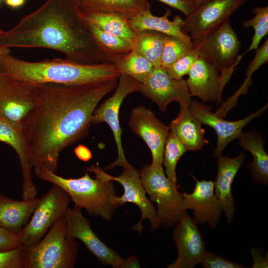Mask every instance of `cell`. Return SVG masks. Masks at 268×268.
<instances>
[{
    "label": "cell",
    "mask_w": 268,
    "mask_h": 268,
    "mask_svg": "<svg viewBox=\"0 0 268 268\" xmlns=\"http://www.w3.org/2000/svg\"><path fill=\"white\" fill-rule=\"evenodd\" d=\"M118 79L67 85H37L34 105L22 123L32 168L54 173L60 153L82 138L99 102L115 89Z\"/></svg>",
    "instance_id": "6da1fadb"
},
{
    "label": "cell",
    "mask_w": 268,
    "mask_h": 268,
    "mask_svg": "<svg viewBox=\"0 0 268 268\" xmlns=\"http://www.w3.org/2000/svg\"><path fill=\"white\" fill-rule=\"evenodd\" d=\"M0 48H44L82 64L112 63L96 43L75 0H47L0 34Z\"/></svg>",
    "instance_id": "7a4b0ae2"
},
{
    "label": "cell",
    "mask_w": 268,
    "mask_h": 268,
    "mask_svg": "<svg viewBox=\"0 0 268 268\" xmlns=\"http://www.w3.org/2000/svg\"><path fill=\"white\" fill-rule=\"evenodd\" d=\"M0 74L31 84L78 85L119 78L113 63L82 64L67 60L30 62L6 55L0 59Z\"/></svg>",
    "instance_id": "3957f363"
},
{
    "label": "cell",
    "mask_w": 268,
    "mask_h": 268,
    "mask_svg": "<svg viewBox=\"0 0 268 268\" xmlns=\"http://www.w3.org/2000/svg\"><path fill=\"white\" fill-rule=\"evenodd\" d=\"M33 169L38 178L62 188L74 205L85 209L92 216L110 221L120 206L117 201L119 196L112 181L93 179L87 172L80 178H66L44 166L35 167Z\"/></svg>",
    "instance_id": "277c9868"
},
{
    "label": "cell",
    "mask_w": 268,
    "mask_h": 268,
    "mask_svg": "<svg viewBox=\"0 0 268 268\" xmlns=\"http://www.w3.org/2000/svg\"><path fill=\"white\" fill-rule=\"evenodd\" d=\"M79 243L66 236L65 216L58 220L36 244L23 247L24 268H72Z\"/></svg>",
    "instance_id": "5b68a950"
},
{
    "label": "cell",
    "mask_w": 268,
    "mask_h": 268,
    "mask_svg": "<svg viewBox=\"0 0 268 268\" xmlns=\"http://www.w3.org/2000/svg\"><path fill=\"white\" fill-rule=\"evenodd\" d=\"M139 173L146 194L156 204L160 225L166 229L174 227L187 212L176 184L168 179L162 165L147 164Z\"/></svg>",
    "instance_id": "8992f818"
},
{
    "label": "cell",
    "mask_w": 268,
    "mask_h": 268,
    "mask_svg": "<svg viewBox=\"0 0 268 268\" xmlns=\"http://www.w3.org/2000/svg\"><path fill=\"white\" fill-rule=\"evenodd\" d=\"M192 41L199 57L213 65L228 80L245 54L239 55L241 44L229 21L208 35Z\"/></svg>",
    "instance_id": "52a82bcc"
},
{
    "label": "cell",
    "mask_w": 268,
    "mask_h": 268,
    "mask_svg": "<svg viewBox=\"0 0 268 268\" xmlns=\"http://www.w3.org/2000/svg\"><path fill=\"white\" fill-rule=\"evenodd\" d=\"M71 201L64 190L53 184L40 198L30 220L18 234L22 246L30 247L38 243L52 226L65 215Z\"/></svg>",
    "instance_id": "ba28073f"
},
{
    "label": "cell",
    "mask_w": 268,
    "mask_h": 268,
    "mask_svg": "<svg viewBox=\"0 0 268 268\" xmlns=\"http://www.w3.org/2000/svg\"><path fill=\"white\" fill-rule=\"evenodd\" d=\"M123 168L122 172L117 177L108 174L99 166L93 165L89 167L86 171L95 174L96 178L107 181H116L122 185L124 194L117 199L119 206L127 202L133 203L139 208L141 212L140 219L133 227V230L141 234L143 229L142 222L144 219H148L150 222L151 231H155L161 225L157 216L156 210L146 197L139 171L130 163Z\"/></svg>",
    "instance_id": "9c48e42d"
},
{
    "label": "cell",
    "mask_w": 268,
    "mask_h": 268,
    "mask_svg": "<svg viewBox=\"0 0 268 268\" xmlns=\"http://www.w3.org/2000/svg\"><path fill=\"white\" fill-rule=\"evenodd\" d=\"M140 83L125 74H121L114 93L95 110L91 119L92 124L105 122L111 129L117 145L116 160L105 167V170L113 169L116 166L123 167L129 163L125 155L122 144L123 130L119 121L120 108L124 100L129 94L139 91Z\"/></svg>",
    "instance_id": "30bf717a"
},
{
    "label": "cell",
    "mask_w": 268,
    "mask_h": 268,
    "mask_svg": "<svg viewBox=\"0 0 268 268\" xmlns=\"http://www.w3.org/2000/svg\"><path fill=\"white\" fill-rule=\"evenodd\" d=\"M248 0H210L197 7L183 19L182 29L191 40L213 32L229 21L232 14Z\"/></svg>",
    "instance_id": "8fae6325"
},
{
    "label": "cell",
    "mask_w": 268,
    "mask_h": 268,
    "mask_svg": "<svg viewBox=\"0 0 268 268\" xmlns=\"http://www.w3.org/2000/svg\"><path fill=\"white\" fill-rule=\"evenodd\" d=\"M74 205L67 208L65 215L66 236L69 240L78 239L102 265L120 268L123 258L102 242L91 229L90 221Z\"/></svg>",
    "instance_id": "7c38bea8"
},
{
    "label": "cell",
    "mask_w": 268,
    "mask_h": 268,
    "mask_svg": "<svg viewBox=\"0 0 268 268\" xmlns=\"http://www.w3.org/2000/svg\"><path fill=\"white\" fill-rule=\"evenodd\" d=\"M165 113L171 103L176 101L180 106L189 107L192 101L186 80L170 77L161 67L154 68L141 83L139 91Z\"/></svg>",
    "instance_id": "4fadbf2b"
},
{
    "label": "cell",
    "mask_w": 268,
    "mask_h": 268,
    "mask_svg": "<svg viewBox=\"0 0 268 268\" xmlns=\"http://www.w3.org/2000/svg\"><path fill=\"white\" fill-rule=\"evenodd\" d=\"M268 104L256 112L246 117L235 121L224 120L215 113H212L211 107L196 100H192L189 110L192 114L201 124L209 126L215 130L217 136L216 147L212 154L218 159L222 155L224 149L236 139H239L243 128L253 119L260 116L266 110Z\"/></svg>",
    "instance_id": "5bb4252c"
},
{
    "label": "cell",
    "mask_w": 268,
    "mask_h": 268,
    "mask_svg": "<svg viewBox=\"0 0 268 268\" xmlns=\"http://www.w3.org/2000/svg\"><path fill=\"white\" fill-rule=\"evenodd\" d=\"M173 239L178 249L176 260L168 268H193L206 252L205 242L197 224L187 212L174 226Z\"/></svg>",
    "instance_id": "9a60e30c"
},
{
    "label": "cell",
    "mask_w": 268,
    "mask_h": 268,
    "mask_svg": "<svg viewBox=\"0 0 268 268\" xmlns=\"http://www.w3.org/2000/svg\"><path fill=\"white\" fill-rule=\"evenodd\" d=\"M129 125L133 132L140 137L150 150L152 164L162 165L169 127L161 122L153 111L143 106L131 110Z\"/></svg>",
    "instance_id": "2e32d148"
},
{
    "label": "cell",
    "mask_w": 268,
    "mask_h": 268,
    "mask_svg": "<svg viewBox=\"0 0 268 268\" xmlns=\"http://www.w3.org/2000/svg\"><path fill=\"white\" fill-rule=\"evenodd\" d=\"M36 87L0 74V110L9 119L22 125L34 105Z\"/></svg>",
    "instance_id": "e0dca14e"
},
{
    "label": "cell",
    "mask_w": 268,
    "mask_h": 268,
    "mask_svg": "<svg viewBox=\"0 0 268 268\" xmlns=\"http://www.w3.org/2000/svg\"><path fill=\"white\" fill-rule=\"evenodd\" d=\"M0 141L10 146L18 157L23 179L22 199L29 200L36 197L37 190L32 180L33 168L22 125L9 119L0 110Z\"/></svg>",
    "instance_id": "ac0fdd59"
},
{
    "label": "cell",
    "mask_w": 268,
    "mask_h": 268,
    "mask_svg": "<svg viewBox=\"0 0 268 268\" xmlns=\"http://www.w3.org/2000/svg\"><path fill=\"white\" fill-rule=\"evenodd\" d=\"M196 181L193 192L188 194L183 191L182 196L185 209L193 210V218L198 224L207 223L209 227L215 229L219 223L222 208L214 192V182L211 180Z\"/></svg>",
    "instance_id": "d6986e66"
},
{
    "label": "cell",
    "mask_w": 268,
    "mask_h": 268,
    "mask_svg": "<svg viewBox=\"0 0 268 268\" xmlns=\"http://www.w3.org/2000/svg\"><path fill=\"white\" fill-rule=\"evenodd\" d=\"M187 84L191 96L198 97L203 102H221L223 89L227 82L220 71L202 58L192 65Z\"/></svg>",
    "instance_id": "ffe728a7"
},
{
    "label": "cell",
    "mask_w": 268,
    "mask_h": 268,
    "mask_svg": "<svg viewBox=\"0 0 268 268\" xmlns=\"http://www.w3.org/2000/svg\"><path fill=\"white\" fill-rule=\"evenodd\" d=\"M246 158L244 151L233 158L221 155L217 159L218 171L214 182V192L225 212L226 221L230 224L235 214V201L231 186L234 178Z\"/></svg>",
    "instance_id": "44dd1931"
},
{
    "label": "cell",
    "mask_w": 268,
    "mask_h": 268,
    "mask_svg": "<svg viewBox=\"0 0 268 268\" xmlns=\"http://www.w3.org/2000/svg\"><path fill=\"white\" fill-rule=\"evenodd\" d=\"M171 11L167 9L161 16L153 15L148 8L133 18L128 20L131 28L134 31L152 30L166 35L178 38L193 49V44L189 35L184 33L182 29L183 19L179 15L175 16L173 20L169 19Z\"/></svg>",
    "instance_id": "7402d4cb"
},
{
    "label": "cell",
    "mask_w": 268,
    "mask_h": 268,
    "mask_svg": "<svg viewBox=\"0 0 268 268\" xmlns=\"http://www.w3.org/2000/svg\"><path fill=\"white\" fill-rule=\"evenodd\" d=\"M169 128L187 150H200L208 143L201 124L192 114L189 107L180 106L177 117L171 122Z\"/></svg>",
    "instance_id": "603a6c76"
},
{
    "label": "cell",
    "mask_w": 268,
    "mask_h": 268,
    "mask_svg": "<svg viewBox=\"0 0 268 268\" xmlns=\"http://www.w3.org/2000/svg\"><path fill=\"white\" fill-rule=\"evenodd\" d=\"M40 201L36 197L16 201L0 194V225L19 234L28 222Z\"/></svg>",
    "instance_id": "cb8c5ba5"
},
{
    "label": "cell",
    "mask_w": 268,
    "mask_h": 268,
    "mask_svg": "<svg viewBox=\"0 0 268 268\" xmlns=\"http://www.w3.org/2000/svg\"><path fill=\"white\" fill-rule=\"evenodd\" d=\"M238 144L253 156L254 160L246 167L254 183L268 185V155L264 148V142L261 134L254 132H242Z\"/></svg>",
    "instance_id": "d4e9b609"
},
{
    "label": "cell",
    "mask_w": 268,
    "mask_h": 268,
    "mask_svg": "<svg viewBox=\"0 0 268 268\" xmlns=\"http://www.w3.org/2000/svg\"><path fill=\"white\" fill-rule=\"evenodd\" d=\"M80 10L85 21L131 43L135 32L130 26L128 19L124 15L113 12L80 8Z\"/></svg>",
    "instance_id": "484cf974"
},
{
    "label": "cell",
    "mask_w": 268,
    "mask_h": 268,
    "mask_svg": "<svg viewBox=\"0 0 268 268\" xmlns=\"http://www.w3.org/2000/svg\"><path fill=\"white\" fill-rule=\"evenodd\" d=\"M80 9L113 12L128 20L150 7L147 0H75Z\"/></svg>",
    "instance_id": "4316f807"
},
{
    "label": "cell",
    "mask_w": 268,
    "mask_h": 268,
    "mask_svg": "<svg viewBox=\"0 0 268 268\" xmlns=\"http://www.w3.org/2000/svg\"><path fill=\"white\" fill-rule=\"evenodd\" d=\"M131 51L147 59L155 68L161 67V58L165 34L152 31H134Z\"/></svg>",
    "instance_id": "83f0119b"
},
{
    "label": "cell",
    "mask_w": 268,
    "mask_h": 268,
    "mask_svg": "<svg viewBox=\"0 0 268 268\" xmlns=\"http://www.w3.org/2000/svg\"><path fill=\"white\" fill-rule=\"evenodd\" d=\"M112 63L121 74L128 75L140 83L148 77L154 68L147 59L133 51L123 56L114 58Z\"/></svg>",
    "instance_id": "f1b7e54d"
},
{
    "label": "cell",
    "mask_w": 268,
    "mask_h": 268,
    "mask_svg": "<svg viewBox=\"0 0 268 268\" xmlns=\"http://www.w3.org/2000/svg\"><path fill=\"white\" fill-rule=\"evenodd\" d=\"M268 62V39L267 38L263 45L256 50L255 55L248 65L246 74L247 78L238 91L217 110V112L224 117L226 114L234 107L240 95L245 94L252 83V76L253 73L261 66Z\"/></svg>",
    "instance_id": "f546056e"
},
{
    "label": "cell",
    "mask_w": 268,
    "mask_h": 268,
    "mask_svg": "<svg viewBox=\"0 0 268 268\" xmlns=\"http://www.w3.org/2000/svg\"><path fill=\"white\" fill-rule=\"evenodd\" d=\"M86 22L96 43L105 53L114 57H119L131 51V43L125 39Z\"/></svg>",
    "instance_id": "4dcf8cb0"
},
{
    "label": "cell",
    "mask_w": 268,
    "mask_h": 268,
    "mask_svg": "<svg viewBox=\"0 0 268 268\" xmlns=\"http://www.w3.org/2000/svg\"><path fill=\"white\" fill-rule=\"evenodd\" d=\"M188 150L174 133L170 131L167 137L162 165L168 179L176 184V167L181 156Z\"/></svg>",
    "instance_id": "1f68e13d"
},
{
    "label": "cell",
    "mask_w": 268,
    "mask_h": 268,
    "mask_svg": "<svg viewBox=\"0 0 268 268\" xmlns=\"http://www.w3.org/2000/svg\"><path fill=\"white\" fill-rule=\"evenodd\" d=\"M254 16L250 19L242 22L244 28L252 27L254 29V34L252 39V42L245 52L253 50H257L262 39L268 33V6H256L253 8Z\"/></svg>",
    "instance_id": "d6a6232c"
},
{
    "label": "cell",
    "mask_w": 268,
    "mask_h": 268,
    "mask_svg": "<svg viewBox=\"0 0 268 268\" xmlns=\"http://www.w3.org/2000/svg\"><path fill=\"white\" fill-rule=\"evenodd\" d=\"M192 49L181 39L166 35L161 58V67L163 69L167 67L189 53Z\"/></svg>",
    "instance_id": "836d02e7"
},
{
    "label": "cell",
    "mask_w": 268,
    "mask_h": 268,
    "mask_svg": "<svg viewBox=\"0 0 268 268\" xmlns=\"http://www.w3.org/2000/svg\"><path fill=\"white\" fill-rule=\"evenodd\" d=\"M199 57L196 51L193 49L189 53L164 69L171 78L182 79L184 76L188 74L192 65Z\"/></svg>",
    "instance_id": "e575fe53"
},
{
    "label": "cell",
    "mask_w": 268,
    "mask_h": 268,
    "mask_svg": "<svg viewBox=\"0 0 268 268\" xmlns=\"http://www.w3.org/2000/svg\"><path fill=\"white\" fill-rule=\"evenodd\" d=\"M201 263L204 268H245L247 267L235 263L217 255L206 251L204 254Z\"/></svg>",
    "instance_id": "d590c367"
},
{
    "label": "cell",
    "mask_w": 268,
    "mask_h": 268,
    "mask_svg": "<svg viewBox=\"0 0 268 268\" xmlns=\"http://www.w3.org/2000/svg\"><path fill=\"white\" fill-rule=\"evenodd\" d=\"M23 247L0 252V268H24Z\"/></svg>",
    "instance_id": "8d00e7d4"
},
{
    "label": "cell",
    "mask_w": 268,
    "mask_h": 268,
    "mask_svg": "<svg viewBox=\"0 0 268 268\" xmlns=\"http://www.w3.org/2000/svg\"><path fill=\"white\" fill-rule=\"evenodd\" d=\"M22 246L18 234L0 227V252L10 251Z\"/></svg>",
    "instance_id": "74e56055"
},
{
    "label": "cell",
    "mask_w": 268,
    "mask_h": 268,
    "mask_svg": "<svg viewBox=\"0 0 268 268\" xmlns=\"http://www.w3.org/2000/svg\"><path fill=\"white\" fill-rule=\"evenodd\" d=\"M182 12L185 16L195 9L191 0H157Z\"/></svg>",
    "instance_id": "f35d334b"
},
{
    "label": "cell",
    "mask_w": 268,
    "mask_h": 268,
    "mask_svg": "<svg viewBox=\"0 0 268 268\" xmlns=\"http://www.w3.org/2000/svg\"><path fill=\"white\" fill-rule=\"evenodd\" d=\"M251 255L253 260V263L251 264L253 268H261L268 267V255L266 254L264 256L263 251L255 248L251 249Z\"/></svg>",
    "instance_id": "ab89813d"
},
{
    "label": "cell",
    "mask_w": 268,
    "mask_h": 268,
    "mask_svg": "<svg viewBox=\"0 0 268 268\" xmlns=\"http://www.w3.org/2000/svg\"><path fill=\"white\" fill-rule=\"evenodd\" d=\"M140 263L139 259L133 256H130L123 260L120 266V268H140Z\"/></svg>",
    "instance_id": "60d3db41"
},
{
    "label": "cell",
    "mask_w": 268,
    "mask_h": 268,
    "mask_svg": "<svg viewBox=\"0 0 268 268\" xmlns=\"http://www.w3.org/2000/svg\"><path fill=\"white\" fill-rule=\"evenodd\" d=\"M75 153L77 157L83 161H88L92 157L91 153L89 149L82 146L77 147L75 149Z\"/></svg>",
    "instance_id": "b9f144b4"
},
{
    "label": "cell",
    "mask_w": 268,
    "mask_h": 268,
    "mask_svg": "<svg viewBox=\"0 0 268 268\" xmlns=\"http://www.w3.org/2000/svg\"><path fill=\"white\" fill-rule=\"evenodd\" d=\"M26 0H5L6 4L9 6L15 8L22 6Z\"/></svg>",
    "instance_id": "7bdbcfd3"
},
{
    "label": "cell",
    "mask_w": 268,
    "mask_h": 268,
    "mask_svg": "<svg viewBox=\"0 0 268 268\" xmlns=\"http://www.w3.org/2000/svg\"><path fill=\"white\" fill-rule=\"evenodd\" d=\"M3 31L0 29V34H1ZM10 54V50L9 48H0V59L3 56Z\"/></svg>",
    "instance_id": "ee69618b"
},
{
    "label": "cell",
    "mask_w": 268,
    "mask_h": 268,
    "mask_svg": "<svg viewBox=\"0 0 268 268\" xmlns=\"http://www.w3.org/2000/svg\"><path fill=\"white\" fill-rule=\"evenodd\" d=\"M195 9L210 0H191Z\"/></svg>",
    "instance_id": "f6af8a7d"
},
{
    "label": "cell",
    "mask_w": 268,
    "mask_h": 268,
    "mask_svg": "<svg viewBox=\"0 0 268 268\" xmlns=\"http://www.w3.org/2000/svg\"></svg>",
    "instance_id": "bcb514c9"
}]
</instances>
